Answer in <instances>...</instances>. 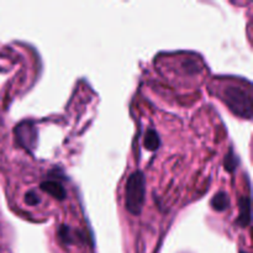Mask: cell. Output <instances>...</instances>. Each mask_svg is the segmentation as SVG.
I'll return each instance as SVG.
<instances>
[{"instance_id": "6da1fadb", "label": "cell", "mask_w": 253, "mask_h": 253, "mask_svg": "<svg viewBox=\"0 0 253 253\" xmlns=\"http://www.w3.org/2000/svg\"><path fill=\"white\" fill-rule=\"evenodd\" d=\"M145 177L140 170L133 172L126 183L125 204L126 209L133 215H138L142 211L145 204Z\"/></svg>"}, {"instance_id": "7a4b0ae2", "label": "cell", "mask_w": 253, "mask_h": 253, "mask_svg": "<svg viewBox=\"0 0 253 253\" xmlns=\"http://www.w3.org/2000/svg\"><path fill=\"white\" fill-rule=\"evenodd\" d=\"M224 101L235 114L244 118H251V95L241 88L229 86L224 90Z\"/></svg>"}, {"instance_id": "52a82bcc", "label": "cell", "mask_w": 253, "mask_h": 253, "mask_svg": "<svg viewBox=\"0 0 253 253\" xmlns=\"http://www.w3.org/2000/svg\"><path fill=\"white\" fill-rule=\"evenodd\" d=\"M237 165H239V160H237V157L235 156L234 151H231V152L227 155L226 160H225V167H226V169L229 170V172H232V170H235Z\"/></svg>"}, {"instance_id": "3957f363", "label": "cell", "mask_w": 253, "mask_h": 253, "mask_svg": "<svg viewBox=\"0 0 253 253\" xmlns=\"http://www.w3.org/2000/svg\"><path fill=\"white\" fill-rule=\"evenodd\" d=\"M251 222V200L249 197H244L240 199V214L237 224L242 227L249 226Z\"/></svg>"}, {"instance_id": "5b68a950", "label": "cell", "mask_w": 253, "mask_h": 253, "mask_svg": "<svg viewBox=\"0 0 253 253\" xmlns=\"http://www.w3.org/2000/svg\"><path fill=\"white\" fill-rule=\"evenodd\" d=\"M230 205V199L227 197L226 193L220 192L217 193L214 197V199L211 200V207L212 209L216 210V211H224L225 209H227Z\"/></svg>"}, {"instance_id": "8992f818", "label": "cell", "mask_w": 253, "mask_h": 253, "mask_svg": "<svg viewBox=\"0 0 253 253\" xmlns=\"http://www.w3.org/2000/svg\"><path fill=\"white\" fill-rule=\"evenodd\" d=\"M160 137L158 133L155 130H148L145 133V140H143V145L148 151H156L160 147Z\"/></svg>"}, {"instance_id": "277c9868", "label": "cell", "mask_w": 253, "mask_h": 253, "mask_svg": "<svg viewBox=\"0 0 253 253\" xmlns=\"http://www.w3.org/2000/svg\"><path fill=\"white\" fill-rule=\"evenodd\" d=\"M40 187L47 194L52 195L53 198H57L58 200H62L66 198V190H64L63 185L59 182H56V180H46V182L41 183Z\"/></svg>"}, {"instance_id": "ba28073f", "label": "cell", "mask_w": 253, "mask_h": 253, "mask_svg": "<svg viewBox=\"0 0 253 253\" xmlns=\"http://www.w3.org/2000/svg\"><path fill=\"white\" fill-rule=\"evenodd\" d=\"M25 202H26V204L30 205V207H36V205L40 204L41 199H40L39 195L36 194V192L30 190V192H27L26 195H25Z\"/></svg>"}]
</instances>
